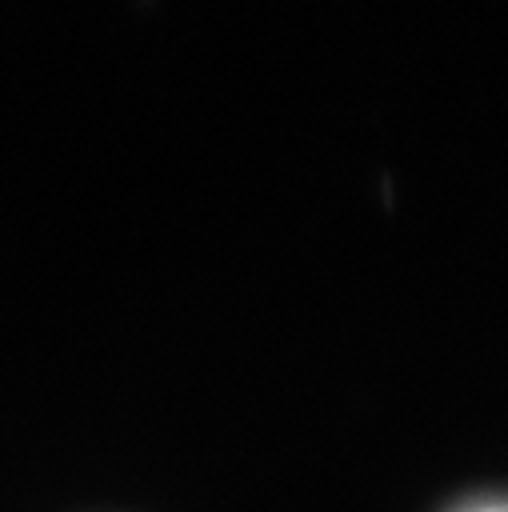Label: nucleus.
Returning <instances> with one entry per match:
<instances>
[{"mask_svg": "<svg viewBox=\"0 0 508 512\" xmlns=\"http://www.w3.org/2000/svg\"><path fill=\"white\" fill-rule=\"evenodd\" d=\"M460 512H508V500H476V504H468Z\"/></svg>", "mask_w": 508, "mask_h": 512, "instance_id": "nucleus-1", "label": "nucleus"}]
</instances>
